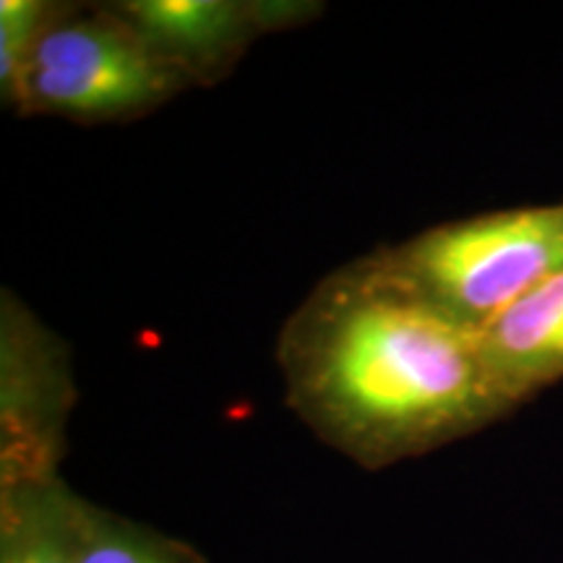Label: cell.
I'll return each mask as SVG.
<instances>
[{
    "instance_id": "obj_1",
    "label": "cell",
    "mask_w": 563,
    "mask_h": 563,
    "mask_svg": "<svg viewBox=\"0 0 563 563\" xmlns=\"http://www.w3.org/2000/svg\"><path fill=\"white\" fill-rule=\"evenodd\" d=\"M277 363L300 422L371 473L514 410L475 329L420 300L373 253L306 295L282 327Z\"/></svg>"
},
{
    "instance_id": "obj_2",
    "label": "cell",
    "mask_w": 563,
    "mask_h": 563,
    "mask_svg": "<svg viewBox=\"0 0 563 563\" xmlns=\"http://www.w3.org/2000/svg\"><path fill=\"white\" fill-rule=\"evenodd\" d=\"M373 258L435 311L481 332L563 274V201L435 224Z\"/></svg>"
},
{
    "instance_id": "obj_3",
    "label": "cell",
    "mask_w": 563,
    "mask_h": 563,
    "mask_svg": "<svg viewBox=\"0 0 563 563\" xmlns=\"http://www.w3.org/2000/svg\"><path fill=\"white\" fill-rule=\"evenodd\" d=\"M191 87L112 3H63L21 66L5 104L19 115L118 123L150 115Z\"/></svg>"
},
{
    "instance_id": "obj_4",
    "label": "cell",
    "mask_w": 563,
    "mask_h": 563,
    "mask_svg": "<svg viewBox=\"0 0 563 563\" xmlns=\"http://www.w3.org/2000/svg\"><path fill=\"white\" fill-rule=\"evenodd\" d=\"M74 407L66 350L19 300L0 319V481L60 475L63 433Z\"/></svg>"
},
{
    "instance_id": "obj_5",
    "label": "cell",
    "mask_w": 563,
    "mask_h": 563,
    "mask_svg": "<svg viewBox=\"0 0 563 563\" xmlns=\"http://www.w3.org/2000/svg\"><path fill=\"white\" fill-rule=\"evenodd\" d=\"M112 5L194 87L224 79L264 34L290 30L321 11V5L285 0H121Z\"/></svg>"
},
{
    "instance_id": "obj_6",
    "label": "cell",
    "mask_w": 563,
    "mask_h": 563,
    "mask_svg": "<svg viewBox=\"0 0 563 563\" xmlns=\"http://www.w3.org/2000/svg\"><path fill=\"white\" fill-rule=\"evenodd\" d=\"M498 389L519 407L563 378V274L543 282L477 332Z\"/></svg>"
},
{
    "instance_id": "obj_7",
    "label": "cell",
    "mask_w": 563,
    "mask_h": 563,
    "mask_svg": "<svg viewBox=\"0 0 563 563\" xmlns=\"http://www.w3.org/2000/svg\"><path fill=\"white\" fill-rule=\"evenodd\" d=\"M74 498L60 475L0 481V563H76Z\"/></svg>"
},
{
    "instance_id": "obj_8",
    "label": "cell",
    "mask_w": 563,
    "mask_h": 563,
    "mask_svg": "<svg viewBox=\"0 0 563 563\" xmlns=\"http://www.w3.org/2000/svg\"><path fill=\"white\" fill-rule=\"evenodd\" d=\"M76 563H207V559L178 538L141 525L136 519L74 498Z\"/></svg>"
},
{
    "instance_id": "obj_9",
    "label": "cell",
    "mask_w": 563,
    "mask_h": 563,
    "mask_svg": "<svg viewBox=\"0 0 563 563\" xmlns=\"http://www.w3.org/2000/svg\"><path fill=\"white\" fill-rule=\"evenodd\" d=\"M63 3L51 0H3L0 3V95H11L21 66L30 58L47 24L58 16Z\"/></svg>"
}]
</instances>
